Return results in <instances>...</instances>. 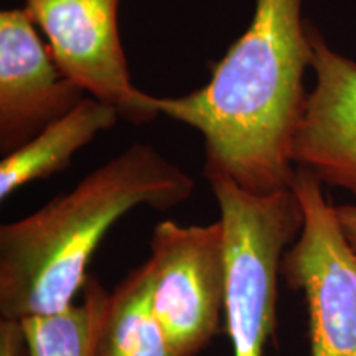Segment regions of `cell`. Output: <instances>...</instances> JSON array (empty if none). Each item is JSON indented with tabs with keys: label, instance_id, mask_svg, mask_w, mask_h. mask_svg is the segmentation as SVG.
Listing matches in <instances>:
<instances>
[{
	"label": "cell",
	"instance_id": "1",
	"mask_svg": "<svg viewBox=\"0 0 356 356\" xmlns=\"http://www.w3.org/2000/svg\"><path fill=\"white\" fill-rule=\"evenodd\" d=\"M302 3L256 0L248 29L211 65L210 81L184 96H155L160 115L203 137V173H225L252 193L292 186V144L312 63Z\"/></svg>",
	"mask_w": 356,
	"mask_h": 356
},
{
	"label": "cell",
	"instance_id": "2",
	"mask_svg": "<svg viewBox=\"0 0 356 356\" xmlns=\"http://www.w3.org/2000/svg\"><path fill=\"white\" fill-rule=\"evenodd\" d=\"M195 180L149 144L136 142L73 190L0 226V317L58 314L76 302L108 231L140 207L168 211L188 202Z\"/></svg>",
	"mask_w": 356,
	"mask_h": 356
},
{
	"label": "cell",
	"instance_id": "3",
	"mask_svg": "<svg viewBox=\"0 0 356 356\" xmlns=\"http://www.w3.org/2000/svg\"><path fill=\"white\" fill-rule=\"evenodd\" d=\"M226 236L225 322L233 356H264L277 325L280 264L304 226L293 188L252 193L221 172L204 173Z\"/></svg>",
	"mask_w": 356,
	"mask_h": 356
},
{
	"label": "cell",
	"instance_id": "4",
	"mask_svg": "<svg viewBox=\"0 0 356 356\" xmlns=\"http://www.w3.org/2000/svg\"><path fill=\"white\" fill-rule=\"evenodd\" d=\"M292 188L304 226L282 257L280 277L305 300L310 356H356V252L322 181L297 168Z\"/></svg>",
	"mask_w": 356,
	"mask_h": 356
},
{
	"label": "cell",
	"instance_id": "5",
	"mask_svg": "<svg viewBox=\"0 0 356 356\" xmlns=\"http://www.w3.org/2000/svg\"><path fill=\"white\" fill-rule=\"evenodd\" d=\"M154 315L180 356H198L220 332L226 299V236L210 225L160 221L144 264Z\"/></svg>",
	"mask_w": 356,
	"mask_h": 356
},
{
	"label": "cell",
	"instance_id": "6",
	"mask_svg": "<svg viewBox=\"0 0 356 356\" xmlns=\"http://www.w3.org/2000/svg\"><path fill=\"white\" fill-rule=\"evenodd\" d=\"M25 8L48 38L58 68L88 96L114 106L131 124L159 118L155 96L131 79L119 35V0H25Z\"/></svg>",
	"mask_w": 356,
	"mask_h": 356
},
{
	"label": "cell",
	"instance_id": "7",
	"mask_svg": "<svg viewBox=\"0 0 356 356\" xmlns=\"http://www.w3.org/2000/svg\"><path fill=\"white\" fill-rule=\"evenodd\" d=\"M88 95L58 68L26 8L0 13V154L20 149Z\"/></svg>",
	"mask_w": 356,
	"mask_h": 356
},
{
	"label": "cell",
	"instance_id": "8",
	"mask_svg": "<svg viewBox=\"0 0 356 356\" xmlns=\"http://www.w3.org/2000/svg\"><path fill=\"white\" fill-rule=\"evenodd\" d=\"M315 86L292 144L296 168L356 197V61L333 50L307 20Z\"/></svg>",
	"mask_w": 356,
	"mask_h": 356
},
{
	"label": "cell",
	"instance_id": "9",
	"mask_svg": "<svg viewBox=\"0 0 356 356\" xmlns=\"http://www.w3.org/2000/svg\"><path fill=\"white\" fill-rule=\"evenodd\" d=\"M121 119L114 106L86 96L68 114L51 122L32 140L6 155L0 163V202L32 181L65 172L79 150Z\"/></svg>",
	"mask_w": 356,
	"mask_h": 356
},
{
	"label": "cell",
	"instance_id": "10",
	"mask_svg": "<svg viewBox=\"0 0 356 356\" xmlns=\"http://www.w3.org/2000/svg\"><path fill=\"white\" fill-rule=\"evenodd\" d=\"M92 356H180L150 307L144 266L132 269L109 292Z\"/></svg>",
	"mask_w": 356,
	"mask_h": 356
},
{
	"label": "cell",
	"instance_id": "11",
	"mask_svg": "<svg viewBox=\"0 0 356 356\" xmlns=\"http://www.w3.org/2000/svg\"><path fill=\"white\" fill-rule=\"evenodd\" d=\"M81 299L58 314L22 320L29 356H92L97 325L109 291L89 274Z\"/></svg>",
	"mask_w": 356,
	"mask_h": 356
},
{
	"label": "cell",
	"instance_id": "12",
	"mask_svg": "<svg viewBox=\"0 0 356 356\" xmlns=\"http://www.w3.org/2000/svg\"><path fill=\"white\" fill-rule=\"evenodd\" d=\"M0 356H29L24 325L19 320H0Z\"/></svg>",
	"mask_w": 356,
	"mask_h": 356
},
{
	"label": "cell",
	"instance_id": "13",
	"mask_svg": "<svg viewBox=\"0 0 356 356\" xmlns=\"http://www.w3.org/2000/svg\"><path fill=\"white\" fill-rule=\"evenodd\" d=\"M335 211L341 229L346 236V241L350 243V246L356 252V204H340V207H335Z\"/></svg>",
	"mask_w": 356,
	"mask_h": 356
}]
</instances>
